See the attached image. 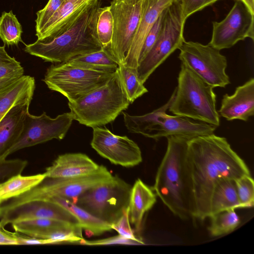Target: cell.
Wrapping results in <instances>:
<instances>
[{
	"label": "cell",
	"mask_w": 254,
	"mask_h": 254,
	"mask_svg": "<svg viewBox=\"0 0 254 254\" xmlns=\"http://www.w3.org/2000/svg\"><path fill=\"white\" fill-rule=\"evenodd\" d=\"M186 160L192 196V218L200 220L209 216L211 195L217 182L251 175L245 162L226 138L214 133L190 139Z\"/></svg>",
	"instance_id": "1"
},
{
	"label": "cell",
	"mask_w": 254,
	"mask_h": 254,
	"mask_svg": "<svg viewBox=\"0 0 254 254\" xmlns=\"http://www.w3.org/2000/svg\"><path fill=\"white\" fill-rule=\"evenodd\" d=\"M100 0H91L77 19L66 29L26 45L24 51L44 61L66 63L77 56L103 48L96 32Z\"/></svg>",
	"instance_id": "2"
},
{
	"label": "cell",
	"mask_w": 254,
	"mask_h": 254,
	"mask_svg": "<svg viewBox=\"0 0 254 254\" xmlns=\"http://www.w3.org/2000/svg\"><path fill=\"white\" fill-rule=\"evenodd\" d=\"M167 149L157 169L153 190L176 216L192 218L191 188L186 156L190 139L179 136L167 137Z\"/></svg>",
	"instance_id": "3"
},
{
	"label": "cell",
	"mask_w": 254,
	"mask_h": 254,
	"mask_svg": "<svg viewBox=\"0 0 254 254\" xmlns=\"http://www.w3.org/2000/svg\"><path fill=\"white\" fill-rule=\"evenodd\" d=\"M129 105L118 69L105 84L68 102L73 120L92 128L113 122Z\"/></svg>",
	"instance_id": "4"
},
{
	"label": "cell",
	"mask_w": 254,
	"mask_h": 254,
	"mask_svg": "<svg viewBox=\"0 0 254 254\" xmlns=\"http://www.w3.org/2000/svg\"><path fill=\"white\" fill-rule=\"evenodd\" d=\"M213 88L182 63L169 112L218 127L220 118Z\"/></svg>",
	"instance_id": "5"
},
{
	"label": "cell",
	"mask_w": 254,
	"mask_h": 254,
	"mask_svg": "<svg viewBox=\"0 0 254 254\" xmlns=\"http://www.w3.org/2000/svg\"><path fill=\"white\" fill-rule=\"evenodd\" d=\"M175 95L160 108L140 116L122 112L126 127L131 133L158 140L162 137L179 136L190 139L214 133L217 127L203 122H194L190 118L166 114Z\"/></svg>",
	"instance_id": "6"
},
{
	"label": "cell",
	"mask_w": 254,
	"mask_h": 254,
	"mask_svg": "<svg viewBox=\"0 0 254 254\" xmlns=\"http://www.w3.org/2000/svg\"><path fill=\"white\" fill-rule=\"evenodd\" d=\"M132 187L117 176L88 189L74 202L97 218L112 225L128 208Z\"/></svg>",
	"instance_id": "7"
},
{
	"label": "cell",
	"mask_w": 254,
	"mask_h": 254,
	"mask_svg": "<svg viewBox=\"0 0 254 254\" xmlns=\"http://www.w3.org/2000/svg\"><path fill=\"white\" fill-rule=\"evenodd\" d=\"M112 176L106 167L100 165L96 172L87 175L64 178L46 177L29 190L0 205L8 207L28 201L49 200L55 197L65 198L74 203L87 190L107 181Z\"/></svg>",
	"instance_id": "8"
},
{
	"label": "cell",
	"mask_w": 254,
	"mask_h": 254,
	"mask_svg": "<svg viewBox=\"0 0 254 254\" xmlns=\"http://www.w3.org/2000/svg\"><path fill=\"white\" fill-rule=\"evenodd\" d=\"M115 72L80 67L66 62L51 65L43 80L50 90L71 102L105 84Z\"/></svg>",
	"instance_id": "9"
},
{
	"label": "cell",
	"mask_w": 254,
	"mask_h": 254,
	"mask_svg": "<svg viewBox=\"0 0 254 254\" xmlns=\"http://www.w3.org/2000/svg\"><path fill=\"white\" fill-rule=\"evenodd\" d=\"M186 20L180 0H174L165 8L159 36L136 68L138 78L142 83L185 41L184 29Z\"/></svg>",
	"instance_id": "10"
},
{
	"label": "cell",
	"mask_w": 254,
	"mask_h": 254,
	"mask_svg": "<svg viewBox=\"0 0 254 254\" xmlns=\"http://www.w3.org/2000/svg\"><path fill=\"white\" fill-rule=\"evenodd\" d=\"M179 59L213 87H225L230 83L226 72L227 61L220 50L209 44L185 41Z\"/></svg>",
	"instance_id": "11"
},
{
	"label": "cell",
	"mask_w": 254,
	"mask_h": 254,
	"mask_svg": "<svg viewBox=\"0 0 254 254\" xmlns=\"http://www.w3.org/2000/svg\"><path fill=\"white\" fill-rule=\"evenodd\" d=\"M143 0H112L110 9L114 32L109 50L119 63L123 64L140 21Z\"/></svg>",
	"instance_id": "12"
},
{
	"label": "cell",
	"mask_w": 254,
	"mask_h": 254,
	"mask_svg": "<svg viewBox=\"0 0 254 254\" xmlns=\"http://www.w3.org/2000/svg\"><path fill=\"white\" fill-rule=\"evenodd\" d=\"M73 118L70 112L52 118L43 112L40 116L26 114L22 132L8 156L23 148L40 144L53 139L61 140L69 129Z\"/></svg>",
	"instance_id": "13"
},
{
	"label": "cell",
	"mask_w": 254,
	"mask_h": 254,
	"mask_svg": "<svg viewBox=\"0 0 254 254\" xmlns=\"http://www.w3.org/2000/svg\"><path fill=\"white\" fill-rule=\"evenodd\" d=\"M211 46L221 50L229 49L247 38L254 39V14L240 0L222 20L212 22Z\"/></svg>",
	"instance_id": "14"
},
{
	"label": "cell",
	"mask_w": 254,
	"mask_h": 254,
	"mask_svg": "<svg viewBox=\"0 0 254 254\" xmlns=\"http://www.w3.org/2000/svg\"><path fill=\"white\" fill-rule=\"evenodd\" d=\"M91 147L102 157L115 165L132 167L142 161L138 145L127 136L114 134L107 128H93Z\"/></svg>",
	"instance_id": "15"
},
{
	"label": "cell",
	"mask_w": 254,
	"mask_h": 254,
	"mask_svg": "<svg viewBox=\"0 0 254 254\" xmlns=\"http://www.w3.org/2000/svg\"><path fill=\"white\" fill-rule=\"evenodd\" d=\"M37 218L52 219L78 224L76 218L60 204L47 200H33L12 206L0 205V224H8Z\"/></svg>",
	"instance_id": "16"
},
{
	"label": "cell",
	"mask_w": 254,
	"mask_h": 254,
	"mask_svg": "<svg viewBox=\"0 0 254 254\" xmlns=\"http://www.w3.org/2000/svg\"><path fill=\"white\" fill-rule=\"evenodd\" d=\"M174 0H143L142 14L123 64L137 68L145 38L162 11Z\"/></svg>",
	"instance_id": "17"
},
{
	"label": "cell",
	"mask_w": 254,
	"mask_h": 254,
	"mask_svg": "<svg viewBox=\"0 0 254 254\" xmlns=\"http://www.w3.org/2000/svg\"><path fill=\"white\" fill-rule=\"evenodd\" d=\"M227 121L240 120L245 122L254 115V78H251L236 88L234 94L223 96L218 111Z\"/></svg>",
	"instance_id": "18"
},
{
	"label": "cell",
	"mask_w": 254,
	"mask_h": 254,
	"mask_svg": "<svg viewBox=\"0 0 254 254\" xmlns=\"http://www.w3.org/2000/svg\"><path fill=\"white\" fill-rule=\"evenodd\" d=\"M100 166L85 154L66 153L59 155L44 173L49 178L81 176L96 172Z\"/></svg>",
	"instance_id": "19"
},
{
	"label": "cell",
	"mask_w": 254,
	"mask_h": 254,
	"mask_svg": "<svg viewBox=\"0 0 254 254\" xmlns=\"http://www.w3.org/2000/svg\"><path fill=\"white\" fill-rule=\"evenodd\" d=\"M30 104L14 106L0 121V160L6 158L8 151L18 140Z\"/></svg>",
	"instance_id": "20"
},
{
	"label": "cell",
	"mask_w": 254,
	"mask_h": 254,
	"mask_svg": "<svg viewBox=\"0 0 254 254\" xmlns=\"http://www.w3.org/2000/svg\"><path fill=\"white\" fill-rule=\"evenodd\" d=\"M156 194L153 189L140 179L136 180L131 188L128 205V217L135 231H141L143 216L156 202Z\"/></svg>",
	"instance_id": "21"
},
{
	"label": "cell",
	"mask_w": 254,
	"mask_h": 254,
	"mask_svg": "<svg viewBox=\"0 0 254 254\" xmlns=\"http://www.w3.org/2000/svg\"><path fill=\"white\" fill-rule=\"evenodd\" d=\"M35 80L33 77L23 75L0 91V121L14 106L31 103Z\"/></svg>",
	"instance_id": "22"
},
{
	"label": "cell",
	"mask_w": 254,
	"mask_h": 254,
	"mask_svg": "<svg viewBox=\"0 0 254 254\" xmlns=\"http://www.w3.org/2000/svg\"><path fill=\"white\" fill-rule=\"evenodd\" d=\"M91 0H65L37 37L41 39L66 29L80 15Z\"/></svg>",
	"instance_id": "23"
},
{
	"label": "cell",
	"mask_w": 254,
	"mask_h": 254,
	"mask_svg": "<svg viewBox=\"0 0 254 254\" xmlns=\"http://www.w3.org/2000/svg\"><path fill=\"white\" fill-rule=\"evenodd\" d=\"M241 208L237 195L235 180L224 178L215 184L210 198V215Z\"/></svg>",
	"instance_id": "24"
},
{
	"label": "cell",
	"mask_w": 254,
	"mask_h": 254,
	"mask_svg": "<svg viewBox=\"0 0 254 254\" xmlns=\"http://www.w3.org/2000/svg\"><path fill=\"white\" fill-rule=\"evenodd\" d=\"M49 200L66 209L76 218L80 227L90 235L99 236L112 230L111 224L97 218L69 200L55 197Z\"/></svg>",
	"instance_id": "25"
},
{
	"label": "cell",
	"mask_w": 254,
	"mask_h": 254,
	"mask_svg": "<svg viewBox=\"0 0 254 254\" xmlns=\"http://www.w3.org/2000/svg\"><path fill=\"white\" fill-rule=\"evenodd\" d=\"M67 63L80 67L115 72L119 64L112 56L109 48L77 56Z\"/></svg>",
	"instance_id": "26"
},
{
	"label": "cell",
	"mask_w": 254,
	"mask_h": 254,
	"mask_svg": "<svg viewBox=\"0 0 254 254\" xmlns=\"http://www.w3.org/2000/svg\"><path fill=\"white\" fill-rule=\"evenodd\" d=\"M45 177V173L28 176L19 174L0 184V203L26 192Z\"/></svg>",
	"instance_id": "27"
},
{
	"label": "cell",
	"mask_w": 254,
	"mask_h": 254,
	"mask_svg": "<svg viewBox=\"0 0 254 254\" xmlns=\"http://www.w3.org/2000/svg\"><path fill=\"white\" fill-rule=\"evenodd\" d=\"M208 228L212 237H218L234 231L240 224V218L235 209L222 211L210 215Z\"/></svg>",
	"instance_id": "28"
},
{
	"label": "cell",
	"mask_w": 254,
	"mask_h": 254,
	"mask_svg": "<svg viewBox=\"0 0 254 254\" xmlns=\"http://www.w3.org/2000/svg\"><path fill=\"white\" fill-rule=\"evenodd\" d=\"M24 68L20 62L10 57L0 46V91L24 75Z\"/></svg>",
	"instance_id": "29"
},
{
	"label": "cell",
	"mask_w": 254,
	"mask_h": 254,
	"mask_svg": "<svg viewBox=\"0 0 254 254\" xmlns=\"http://www.w3.org/2000/svg\"><path fill=\"white\" fill-rule=\"evenodd\" d=\"M118 70L123 89L130 104L148 92L144 84L138 78L136 68L121 64Z\"/></svg>",
	"instance_id": "30"
},
{
	"label": "cell",
	"mask_w": 254,
	"mask_h": 254,
	"mask_svg": "<svg viewBox=\"0 0 254 254\" xmlns=\"http://www.w3.org/2000/svg\"><path fill=\"white\" fill-rule=\"evenodd\" d=\"M22 26L12 10L3 11L0 17V38L4 45H17L22 42Z\"/></svg>",
	"instance_id": "31"
},
{
	"label": "cell",
	"mask_w": 254,
	"mask_h": 254,
	"mask_svg": "<svg viewBox=\"0 0 254 254\" xmlns=\"http://www.w3.org/2000/svg\"><path fill=\"white\" fill-rule=\"evenodd\" d=\"M68 222L55 219L37 218L20 221L11 224L15 232L35 237L38 234L48 229L60 226Z\"/></svg>",
	"instance_id": "32"
},
{
	"label": "cell",
	"mask_w": 254,
	"mask_h": 254,
	"mask_svg": "<svg viewBox=\"0 0 254 254\" xmlns=\"http://www.w3.org/2000/svg\"><path fill=\"white\" fill-rule=\"evenodd\" d=\"M114 21L110 6L100 7L97 11L96 32L103 48L110 47L113 38Z\"/></svg>",
	"instance_id": "33"
},
{
	"label": "cell",
	"mask_w": 254,
	"mask_h": 254,
	"mask_svg": "<svg viewBox=\"0 0 254 254\" xmlns=\"http://www.w3.org/2000/svg\"><path fill=\"white\" fill-rule=\"evenodd\" d=\"M239 201L241 208L252 207L254 204V183L251 175L235 180Z\"/></svg>",
	"instance_id": "34"
},
{
	"label": "cell",
	"mask_w": 254,
	"mask_h": 254,
	"mask_svg": "<svg viewBox=\"0 0 254 254\" xmlns=\"http://www.w3.org/2000/svg\"><path fill=\"white\" fill-rule=\"evenodd\" d=\"M27 164V161L19 159L0 160V184L21 174Z\"/></svg>",
	"instance_id": "35"
},
{
	"label": "cell",
	"mask_w": 254,
	"mask_h": 254,
	"mask_svg": "<svg viewBox=\"0 0 254 254\" xmlns=\"http://www.w3.org/2000/svg\"><path fill=\"white\" fill-rule=\"evenodd\" d=\"M65 0H49L42 9L36 13V35L37 36L48 22L49 20L59 9Z\"/></svg>",
	"instance_id": "36"
},
{
	"label": "cell",
	"mask_w": 254,
	"mask_h": 254,
	"mask_svg": "<svg viewBox=\"0 0 254 254\" xmlns=\"http://www.w3.org/2000/svg\"><path fill=\"white\" fill-rule=\"evenodd\" d=\"M164 9L159 15L145 38L140 51L138 64L150 51L159 36L163 24Z\"/></svg>",
	"instance_id": "37"
},
{
	"label": "cell",
	"mask_w": 254,
	"mask_h": 254,
	"mask_svg": "<svg viewBox=\"0 0 254 254\" xmlns=\"http://www.w3.org/2000/svg\"><path fill=\"white\" fill-rule=\"evenodd\" d=\"M111 226L112 229L116 230L119 235L136 241L140 245L144 244L141 239L134 233L130 226L128 217V207L120 218L116 222L112 224Z\"/></svg>",
	"instance_id": "38"
},
{
	"label": "cell",
	"mask_w": 254,
	"mask_h": 254,
	"mask_svg": "<svg viewBox=\"0 0 254 254\" xmlns=\"http://www.w3.org/2000/svg\"><path fill=\"white\" fill-rule=\"evenodd\" d=\"M219 0H180L182 12L186 20L193 13L212 5Z\"/></svg>",
	"instance_id": "39"
},
{
	"label": "cell",
	"mask_w": 254,
	"mask_h": 254,
	"mask_svg": "<svg viewBox=\"0 0 254 254\" xmlns=\"http://www.w3.org/2000/svg\"><path fill=\"white\" fill-rule=\"evenodd\" d=\"M80 244L85 245L87 246H101V245H108L114 244H124V245H140L139 243L136 241L128 239L123 237L120 235H118L106 239L94 240V241H87L83 239L80 243Z\"/></svg>",
	"instance_id": "40"
},
{
	"label": "cell",
	"mask_w": 254,
	"mask_h": 254,
	"mask_svg": "<svg viewBox=\"0 0 254 254\" xmlns=\"http://www.w3.org/2000/svg\"><path fill=\"white\" fill-rule=\"evenodd\" d=\"M0 224V245H18L16 232H11L4 229Z\"/></svg>",
	"instance_id": "41"
},
{
	"label": "cell",
	"mask_w": 254,
	"mask_h": 254,
	"mask_svg": "<svg viewBox=\"0 0 254 254\" xmlns=\"http://www.w3.org/2000/svg\"><path fill=\"white\" fill-rule=\"evenodd\" d=\"M242 1L254 14V0H237Z\"/></svg>",
	"instance_id": "42"
}]
</instances>
